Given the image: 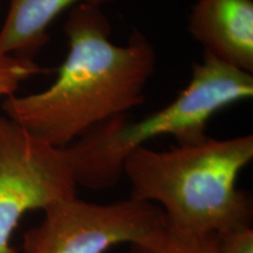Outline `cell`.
Wrapping results in <instances>:
<instances>
[{
    "label": "cell",
    "mask_w": 253,
    "mask_h": 253,
    "mask_svg": "<svg viewBox=\"0 0 253 253\" xmlns=\"http://www.w3.org/2000/svg\"><path fill=\"white\" fill-rule=\"evenodd\" d=\"M40 225L24 236V253H106L135 244L164 226L157 205L129 197L99 204L74 197L43 210Z\"/></svg>",
    "instance_id": "cell-5"
},
{
    "label": "cell",
    "mask_w": 253,
    "mask_h": 253,
    "mask_svg": "<svg viewBox=\"0 0 253 253\" xmlns=\"http://www.w3.org/2000/svg\"><path fill=\"white\" fill-rule=\"evenodd\" d=\"M188 28L205 54L253 74V0H197Z\"/></svg>",
    "instance_id": "cell-6"
},
{
    "label": "cell",
    "mask_w": 253,
    "mask_h": 253,
    "mask_svg": "<svg viewBox=\"0 0 253 253\" xmlns=\"http://www.w3.org/2000/svg\"><path fill=\"white\" fill-rule=\"evenodd\" d=\"M253 74L203 53L175 100L143 119L107 120L66 147L78 186L109 189L123 175L128 155L160 137L191 144L207 137L211 119L232 104L252 99Z\"/></svg>",
    "instance_id": "cell-3"
},
{
    "label": "cell",
    "mask_w": 253,
    "mask_h": 253,
    "mask_svg": "<svg viewBox=\"0 0 253 253\" xmlns=\"http://www.w3.org/2000/svg\"><path fill=\"white\" fill-rule=\"evenodd\" d=\"M217 237L218 253H253L252 227H244Z\"/></svg>",
    "instance_id": "cell-10"
},
{
    "label": "cell",
    "mask_w": 253,
    "mask_h": 253,
    "mask_svg": "<svg viewBox=\"0 0 253 253\" xmlns=\"http://www.w3.org/2000/svg\"><path fill=\"white\" fill-rule=\"evenodd\" d=\"M63 31L68 52L54 82L38 93L11 95L1 103L5 116L58 148L143 104L157 63L154 45L138 30L126 45L113 42L102 7L74 6Z\"/></svg>",
    "instance_id": "cell-1"
},
{
    "label": "cell",
    "mask_w": 253,
    "mask_h": 253,
    "mask_svg": "<svg viewBox=\"0 0 253 253\" xmlns=\"http://www.w3.org/2000/svg\"><path fill=\"white\" fill-rule=\"evenodd\" d=\"M253 160V136H207L158 151L140 147L128 155L123 175L130 197L157 205L164 227L189 236H221L251 227L253 203L237 186Z\"/></svg>",
    "instance_id": "cell-2"
},
{
    "label": "cell",
    "mask_w": 253,
    "mask_h": 253,
    "mask_svg": "<svg viewBox=\"0 0 253 253\" xmlns=\"http://www.w3.org/2000/svg\"><path fill=\"white\" fill-rule=\"evenodd\" d=\"M77 188L66 148L0 114V253H15L11 237L28 211L74 197Z\"/></svg>",
    "instance_id": "cell-4"
},
{
    "label": "cell",
    "mask_w": 253,
    "mask_h": 253,
    "mask_svg": "<svg viewBox=\"0 0 253 253\" xmlns=\"http://www.w3.org/2000/svg\"><path fill=\"white\" fill-rule=\"evenodd\" d=\"M130 246V253H218V237L182 235L163 226Z\"/></svg>",
    "instance_id": "cell-8"
},
{
    "label": "cell",
    "mask_w": 253,
    "mask_h": 253,
    "mask_svg": "<svg viewBox=\"0 0 253 253\" xmlns=\"http://www.w3.org/2000/svg\"><path fill=\"white\" fill-rule=\"evenodd\" d=\"M45 72L32 59L0 55V100L14 95L24 81Z\"/></svg>",
    "instance_id": "cell-9"
},
{
    "label": "cell",
    "mask_w": 253,
    "mask_h": 253,
    "mask_svg": "<svg viewBox=\"0 0 253 253\" xmlns=\"http://www.w3.org/2000/svg\"><path fill=\"white\" fill-rule=\"evenodd\" d=\"M115 0H8L0 26V55L34 60L48 42V28L62 12L88 4L102 7Z\"/></svg>",
    "instance_id": "cell-7"
}]
</instances>
